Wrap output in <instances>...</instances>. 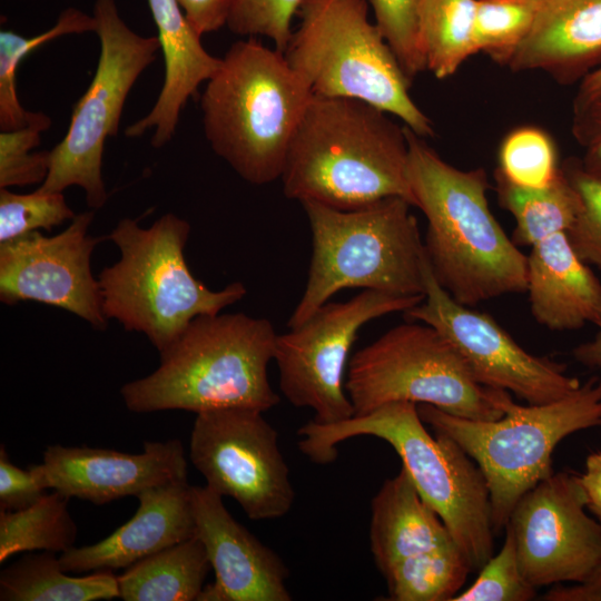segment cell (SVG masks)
I'll list each match as a JSON object with an SVG mask.
<instances>
[{
  "mask_svg": "<svg viewBox=\"0 0 601 601\" xmlns=\"http://www.w3.org/2000/svg\"><path fill=\"white\" fill-rule=\"evenodd\" d=\"M414 206L427 219L424 249L439 284L459 303L526 293L528 256L504 233L486 198L484 169H459L405 127Z\"/></svg>",
  "mask_w": 601,
  "mask_h": 601,
  "instance_id": "obj_1",
  "label": "cell"
},
{
  "mask_svg": "<svg viewBox=\"0 0 601 601\" xmlns=\"http://www.w3.org/2000/svg\"><path fill=\"white\" fill-rule=\"evenodd\" d=\"M358 99L312 96L290 142L284 195L342 209L387 197L414 206L405 126Z\"/></svg>",
  "mask_w": 601,
  "mask_h": 601,
  "instance_id": "obj_2",
  "label": "cell"
},
{
  "mask_svg": "<svg viewBox=\"0 0 601 601\" xmlns=\"http://www.w3.org/2000/svg\"><path fill=\"white\" fill-rule=\"evenodd\" d=\"M299 450L317 464H328L337 445L355 436L387 442L402 461L422 499L439 514L470 562L480 570L494 554L490 492L475 461L451 437L432 435L417 405L400 401L332 424L314 421L298 428Z\"/></svg>",
  "mask_w": 601,
  "mask_h": 601,
  "instance_id": "obj_3",
  "label": "cell"
},
{
  "mask_svg": "<svg viewBox=\"0 0 601 601\" xmlns=\"http://www.w3.org/2000/svg\"><path fill=\"white\" fill-rule=\"evenodd\" d=\"M277 334L266 318L243 313L200 315L160 354V365L120 388L136 413L183 410L194 413L278 404L267 367Z\"/></svg>",
  "mask_w": 601,
  "mask_h": 601,
  "instance_id": "obj_4",
  "label": "cell"
},
{
  "mask_svg": "<svg viewBox=\"0 0 601 601\" xmlns=\"http://www.w3.org/2000/svg\"><path fill=\"white\" fill-rule=\"evenodd\" d=\"M200 98L206 139L244 180L280 178L313 96L284 52L249 37L233 43Z\"/></svg>",
  "mask_w": 601,
  "mask_h": 601,
  "instance_id": "obj_5",
  "label": "cell"
},
{
  "mask_svg": "<svg viewBox=\"0 0 601 601\" xmlns=\"http://www.w3.org/2000/svg\"><path fill=\"white\" fill-rule=\"evenodd\" d=\"M189 233L188 221L173 213L148 228L124 218L109 235L120 258L98 275L107 319L145 334L159 353L195 317L217 315L247 293L240 282L211 290L195 278L184 255Z\"/></svg>",
  "mask_w": 601,
  "mask_h": 601,
  "instance_id": "obj_6",
  "label": "cell"
},
{
  "mask_svg": "<svg viewBox=\"0 0 601 601\" xmlns=\"http://www.w3.org/2000/svg\"><path fill=\"white\" fill-rule=\"evenodd\" d=\"M313 237L304 293L287 326L307 321L343 288L400 296H424V243L411 203L387 197L342 210L317 201L302 203Z\"/></svg>",
  "mask_w": 601,
  "mask_h": 601,
  "instance_id": "obj_7",
  "label": "cell"
},
{
  "mask_svg": "<svg viewBox=\"0 0 601 601\" xmlns=\"http://www.w3.org/2000/svg\"><path fill=\"white\" fill-rule=\"evenodd\" d=\"M502 406V417L481 421L417 404L424 424L454 440L484 474L495 534L504 530L519 499L553 474L555 446L572 433L601 427V378L591 377L545 404L520 405L509 393Z\"/></svg>",
  "mask_w": 601,
  "mask_h": 601,
  "instance_id": "obj_8",
  "label": "cell"
},
{
  "mask_svg": "<svg viewBox=\"0 0 601 601\" xmlns=\"http://www.w3.org/2000/svg\"><path fill=\"white\" fill-rule=\"evenodd\" d=\"M366 0H306L284 52L314 95L365 101L417 136L434 135L410 95L411 81L375 23Z\"/></svg>",
  "mask_w": 601,
  "mask_h": 601,
  "instance_id": "obj_9",
  "label": "cell"
},
{
  "mask_svg": "<svg viewBox=\"0 0 601 601\" xmlns=\"http://www.w3.org/2000/svg\"><path fill=\"white\" fill-rule=\"evenodd\" d=\"M345 390L354 415L406 401L481 421L502 417L509 394L480 384L454 346L425 323L397 325L357 351Z\"/></svg>",
  "mask_w": 601,
  "mask_h": 601,
  "instance_id": "obj_10",
  "label": "cell"
},
{
  "mask_svg": "<svg viewBox=\"0 0 601 601\" xmlns=\"http://www.w3.org/2000/svg\"><path fill=\"white\" fill-rule=\"evenodd\" d=\"M92 17L100 42L96 72L73 106L66 136L49 151L48 174L37 190L62 193L79 186L87 205L99 209L107 200L101 174L106 139L117 136L125 101L160 42L129 28L115 0H96Z\"/></svg>",
  "mask_w": 601,
  "mask_h": 601,
  "instance_id": "obj_11",
  "label": "cell"
},
{
  "mask_svg": "<svg viewBox=\"0 0 601 601\" xmlns=\"http://www.w3.org/2000/svg\"><path fill=\"white\" fill-rule=\"evenodd\" d=\"M424 296L364 289L346 302H327L288 333L277 335L274 361L279 388L296 407L314 412L312 421L332 424L354 415L344 374L349 349L367 322L406 312Z\"/></svg>",
  "mask_w": 601,
  "mask_h": 601,
  "instance_id": "obj_12",
  "label": "cell"
},
{
  "mask_svg": "<svg viewBox=\"0 0 601 601\" xmlns=\"http://www.w3.org/2000/svg\"><path fill=\"white\" fill-rule=\"evenodd\" d=\"M263 413L252 407L197 413L189 441V459L206 485L235 500L250 520L282 518L295 499L277 431Z\"/></svg>",
  "mask_w": 601,
  "mask_h": 601,
  "instance_id": "obj_13",
  "label": "cell"
},
{
  "mask_svg": "<svg viewBox=\"0 0 601 601\" xmlns=\"http://www.w3.org/2000/svg\"><path fill=\"white\" fill-rule=\"evenodd\" d=\"M424 298L404 312L437 329L482 385L514 393L528 404H545L575 392L580 381L564 364L526 352L490 315L456 302L434 277L425 254Z\"/></svg>",
  "mask_w": 601,
  "mask_h": 601,
  "instance_id": "obj_14",
  "label": "cell"
},
{
  "mask_svg": "<svg viewBox=\"0 0 601 601\" xmlns=\"http://www.w3.org/2000/svg\"><path fill=\"white\" fill-rule=\"evenodd\" d=\"M577 473H553L515 503L504 529L533 588L582 581L601 559V526L587 513Z\"/></svg>",
  "mask_w": 601,
  "mask_h": 601,
  "instance_id": "obj_15",
  "label": "cell"
},
{
  "mask_svg": "<svg viewBox=\"0 0 601 601\" xmlns=\"http://www.w3.org/2000/svg\"><path fill=\"white\" fill-rule=\"evenodd\" d=\"M93 211L75 216L55 236L31 231L0 244V300L16 305L33 300L68 311L105 329L107 317L91 254L102 238L88 235Z\"/></svg>",
  "mask_w": 601,
  "mask_h": 601,
  "instance_id": "obj_16",
  "label": "cell"
},
{
  "mask_svg": "<svg viewBox=\"0 0 601 601\" xmlns=\"http://www.w3.org/2000/svg\"><path fill=\"white\" fill-rule=\"evenodd\" d=\"M28 469L46 490L97 505L187 479L185 449L177 439L145 442L141 453L49 445L42 462Z\"/></svg>",
  "mask_w": 601,
  "mask_h": 601,
  "instance_id": "obj_17",
  "label": "cell"
},
{
  "mask_svg": "<svg viewBox=\"0 0 601 601\" xmlns=\"http://www.w3.org/2000/svg\"><path fill=\"white\" fill-rule=\"evenodd\" d=\"M191 506L195 535L215 573L198 601L292 600L283 560L233 518L220 494L207 485L191 486Z\"/></svg>",
  "mask_w": 601,
  "mask_h": 601,
  "instance_id": "obj_18",
  "label": "cell"
},
{
  "mask_svg": "<svg viewBox=\"0 0 601 601\" xmlns=\"http://www.w3.org/2000/svg\"><path fill=\"white\" fill-rule=\"evenodd\" d=\"M136 497L139 505L128 522L99 542L62 552L61 568L76 573L127 569L195 535L187 479L150 487Z\"/></svg>",
  "mask_w": 601,
  "mask_h": 601,
  "instance_id": "obj_19",
  "label": "cell"
},
{
  "mask_svg": "<svg viewBox=\"0 0 601 601\" xmlns=\"http://www.w3.org/2000/svg\"><path fill=\"white\" fill-rule=\"evenodd\" d=\"M601 66V0H540L532 28L508 67L544 71L561 83Z\"/></svg>",
  "mask_w": 601,
  "mask_h": 601,
  "instance_id": "obj_20",
  "label": "cell"
},
{
  "mask_svg": "<svg viewBox=\"0 0 601 601\" xmlns=\"http://www.w3.org/2000/svg\"><path fill=\"white\" fill-rule=\"evenodd\" d=\"M147 1L164 55L165 78L154 107L125 135L135 138L152 129L151 145L160 148L173 139L188 99L216 72L221 59L206 51L177 0Z\"/></svg>",
  "mask_w": 601,
  "mask_h": 601,
  "instance_id": "obj_21",
  "label": "cell"
},
{
  "mask_svg": "<svg viewBox=\"0 0 601 601\" xmlns=\"http://www.w3.org/2000/svg\"><path fill=\"white\" fill-rule=\"evenodd\" d=\"M526 293L534 319L549 329H578L601 321V282L565 233L531 246Z\"/></svg>",
  "mask_w": 601,
  "mask_h": 601,
  "instance_id": "obj_22",
  "label": "cell"
},
{
  "mask_svg": "<svg viewBox=\"0 0 601 601\" xmlns=\"http://www.w3.org/2000/svg\"><path fill=\"white\" fill-rule=\"evenodd\" d=\"M451 544L456 542L449 529L401 467L371 503L370 546L377 569L384 574L405 559Z\"/></svg>",
  "mask_w": 601,
  "mask_h": 601,
  "instance_id": "obj_23",
  "label": "cell"
},
{
  "mask_svg": "<svg viewBox=\"0 0 601 601\" xmlns=\"http://www.w3.org/2000/svg\"><path fill=\"white\" fill-rule=\"evenodd\" d=\"M211 569L197 535L168 546L127 568L117 577L125 601H195Z\"/></svg>",
  "mask_w": 601,
  "mask_h": 601,
  "instance_id": "obj_24",
  "label": "cell"
},
{
  "mask_svg": "<svg viewBox=\"0 0 601 601\" xmlns=\"http://www.w3.org/2000/svg\"><path fill=\"white\" fill-rule=\"evenodd\" d=\"M55 552L27 553L0 573L1 601H97L119 598L114 571L67 574Z\"/></svg>",
  "mask_w": 601,
  "mask_h": 601,
  "instance_id": "obj_25",
  "label": "cell"
},
{
  "mask_svg": "<svg viewBox=\"0 0 601 601\" xmlns=\"http://www.w3.org/2000/svg\"><path fill=\"white\" fill-rule=\"evenodd\" d=\"M476 0H417V32L426 69L437 79L453 76L476 53Z\"/></svg>",
  "mask_w": 601,
  "mask_h": 601,
  "instance_id": "obj_26",
  "label": "cell"
},
{
  "mask_svg": "<svg viewBox=\"0 0 601 601\" xmlns=\"http://www.w3.org/2000/svg\"><path fill=\"white\" fill-rule=\"evenodd\" d=\"M562 168V167H561ZM501 205L515 219L513 242L532 246L556 233H566L573 225L580 198L563 169L545 188H522L495 176Z\"/></svg>",
  "mask_w": 601,
  "mask_h": 601,
  "instance_id": "obj_27",
  "label": "cell"
},
{
  "mask_svg": "<svg viewBox=\"0 0 601 601\" xmlns=\"http://www.w3.org/2000/svg\"><path fill=\"white\" fill-rule=\"evenodd\" d=\"M70 497L52 490L20 511H0V563L19 552H65L75 546L77 525Z\"/></svg>",
  "mask_w": 601,
  "mask_h": 601,
  "instance_id": "obj_28",
  "label": "cell"
},
{
  "mask_svg": "<svg viewBox=\"0 0 601 601\" xmlns=\"http://www.w3.org/2000/svg\"><path fill=\"white\" fill-rule=\"evenodd\" d=\"M472 566L457 544L405 559L383 574L387 600L451 601Z\"/></svg>",
  "mask_w": 601,
  "mask_h": 601,
  "instance_id": "obj_29",
  "label": "cell"
},
{
  "mask_svg": "<svg viewBox=\"0 0 601 601\" xmlns=\"http://www.w3.org/2000/svg\"><path fill=\"white\" fill-rule=\"evenodd\" d=\"M95 31L93 17L72 7L61 11L56 23L37 36L27 38L12 30L0 31L1 131L23 128L41 115V112L26 110L18 99L16 76L22 60L35 49L59 37Z\"/></svg>",
  "mask_w": 601,
  "mask_h": 601,
  "instance_id": "obj_30",
  "label": "cell"
},
{
  "mask_svg": "<svg viewBox=\"0 0 601 601\" xmlns=\"http://www.w3.org/2000/svg\"><path fill=\"white\" fill-rule=\"evenodd\" d=\"M497 162L495 176L522 188H545L562 170L553 139L533 126L515 128L504 137Z\"/></svg>",
  "mask_w": 601,
  "mask_h": 601,
  "instance_id": "obj_31",
  "label": "cell"
},
{
  "mask_svg": "<svg viewBox=\"0 0 601 601\" xmlns=\"http://www.w3.org/2000/svg\"><path fill=\"white\" fill-rule=\"evenodd\" d=\"M540 0H476L474 47L506 66L530 32Z\"/></svg>",
  "mask_w": 601,
  "mask_h": 601,
  "instance_id": "obj_32",
  "label": "cell"
},
{
  "mask_svg": "<svg viewBox=\"0 0 601 601\" xmlns=\"http://www.w3.org/2000/svg\"><path fill=\"white\" fill-rule=\"evenodd\" d=\"M75 216L62 193L16 194L0 188V244L40 228L51 230Z\"/></svg>",
  "mask_w": 601,
  "mask_h": 601,
  "instance_id": "obj_33",
  "label": "cell"
},
{
  "mask_svg": "<svg viewBox=\"0 0 601 601\" xmlns=\"http://www.w3.org/2000/svg\"><path fill=\"white\" fill-rule=\"evenodd\" d=\"M51 119L41 115L28 126L0 132V188L42 184L49 169V151H35Z\"/></svg>",
  "mask_w": 601,
  "mask_h": 601,
  "instance_id": "obj_34",
  "label": "cell"
},
{
  "mask_svg": "<svg viewBox=\"0 0 601 601\" xmlns=\"http://www.w3.org/2000/svg\"><path fill=\"white\" fill-rule=\"evenodd\" d=\"M561 167L580 198L579 214L565 234L578 256L601 270V178L578 159Z\"/></svg>",
  "mask_w": 601,
  "mask_h": 601,
  "instance_id": "obj_35",
  "label": "cell"
},
{
  "mask_svg": "<svg viewBox=\"0 0 601 601\" xmlns=\"http://www.w3.org/2000/svg\"><path fill=\"white\" fill-rule=\"evenodd\" d=\"M504 530L500 551L484 563L473 584L451 601H529L535 598L536 589L522 574L512 533Z\"/></svg>",
  "mask_w": 601,
  "mask_h": 601,
  "instance_id": "obj_36",
  "label": "cell"
},
{
  "mask_svg": "<svg viewBox=\"0 0 601 601\" xmlns=\"http://www.w3.org/2000/svg\"><path fill=\"white\" fill-rule=\"evenodd\" d=\"M375 24L412 80L426 69L417 32V0H366Z\"/></svg>",
  "mask_w": 601,
  "mask_h": 601,
  "instance_id": "obj_37",
  "label": "cell"
},
{
  "mask_svg": "<svg viewBox=\"0 0 601 601\" xmlns=\"http://www.w3.org/2000/svg\"><path fill=\"white\" fill-rule=\"evenodd\" d=\"M306 0H231L226 26L238 36H263L285 52L292 21Z\"/></svg>",
  "mask_w": 601,
  "mask_h": 601,
  "instance_id": "obj_38",
  "label": "cell"
},
{
  "mask_svg": "<svg viewBox=\"0 0 601 601\" xmlns=\"http://www.w3.org/2000/svg\"><path fill=\"white\" fill-rule=\"evenodd\" d=\"M47 494L33 473L14 465L6 446H0V511L24 510Z\"/></svg>",
  "mask_w": 601,
  "mask_h": 601,
  "instance_id": "obj_39",
  "label": "cell"
},
{
  "mask_svg": "<svg viewBox=\"0 0 601 601\" xmlns=\"http://www.w3.org/2000/svg\"><path fill=\"white\" fill-rule=\"evenodd\" d=\"M572 132L584 151L583 168L601 178V99L573 106Z\"/></svg>",
  "mask_w": 601,
  "mask_h": 601,
  "instance_id": "obj_40",
  "label": "cell"
},
{
  "mask_svg": "<svg viewBox=\"0 0 601 601\" xmlns=\"http://www.w3.org/2000/svg\"><path fill=\"white\" fill-rule=\"evenodd\" d=\"M187 20L203 37L226 26L231 0H177Z\"/></svg>",
  "mask_w": 601,
  "mask_h": 601,
  "instance_id": "obj_41",
  "label": "cell"
},
{
  "mask_svg": "<svg viewBox=\"0 0 601 601\" xmlns=\"http://www.w3.org/2000/svg\"><path fill=\"white\" fill-rule=\"evenodd\" d=\"M544 601H601V559L580 582L555 585L543 595Z\"/></svg>",
  "mask_w": 601,
  "mask_h": 601,
  "instance_id": "obj_42",
  "label": "cell"
},
{
  "mask_svg": "<svg viewBox=\"0 0 601 601\" xmlns=\"http://www.w3.org/2000/svg\"><path fill=\"white\" fill-rule=\"evenodd\" d=\"M587 509L601 526V449L588 455L584 470L577 473Z\"/></svg>",
  "mask_w": 601,
  "mask_h": 601,
  "instance_id": "obj_43",
  "label": "cell"
},
{
  "mask_svg": "<svg viewBox=\"0 0 601 601\" xmlns=\"http://www.w3.org/2000/svg\"><path fill=\"white\" fill-rule=\"evenodd\" d=\"M595 326L598 327L595 336L573 349V357L589 367H601V321Z\"/></svg>",
  "mask_w": 601,
  "mask_h": 601,
  "instance_id": "obj_44",
  "label": "cell"
},
{
  "mask_svg": "<svg viewBox=\"0 0 601 601\" xmlns=\"http://www.w3.org/2000/svg\"><path fill=\"white\" fill-rule=\"evenodd\" d=\"M598 99H601V66L580 81L573 106L588 104Z\"/></svg>",
  "mask_w": 601,
  "mask_h": 601,
  "instance_id": "obj_45",
  "label": "cell"
}]
</instances>
